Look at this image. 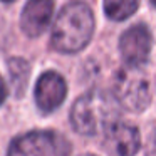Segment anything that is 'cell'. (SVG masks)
<instances>
[{"label":"cell","instance_id":"cell-6","mask_svg":"<svg viewBox=\"0 0 156 156\" xmlns=\"http://www.w3.org/2000/svg\"><path fill=\"white\" fill-rule=\"evenodd\" d=\"M119 51L124 62L131 67L143 66L149 57L151 52V32L146 25L138 24L121 35L119 41Z\"/></svg>","mask_w":156,"mask_h":156},{"label":"cell","instance_id":"cell-12","mask_svg":"<svg viewBox=\"0 0 156 156\" xmlns=\"http://www.w3.org/2000/svg\"><path fill=\"white\" fill-rule=\"evenodd\" d=\"M5 98H7V87H5V82L0 76V104L5 101Z\"/></svg>","mask_w":156,"mask_h":156},{"label":"cell","instance_id":"cell-4","mask_svg":"<svg viewBox=\"0 0 156 156\" xmlns=\"http://www.w3.org/2000/svg\"><path fill=\"white\" fill-rule=\"evenodd\" d=\"M114 96L128 111H143L151 101V89L139 67H122L114 77Z\"/></svg>","mask_w":156,"mask_h":156},{"label":"cell","instance_id":"cell-5","mask_svg":"<svg viewBox=\"0 0 156 156\" xmlns=\"http://www.w3.org/2000/svg\"><path fill=\"white\" fill-rule=\"evenodd\" d=\"M141 146V134L131 122L116 121L104 131V149L111 156H134Z\"/></svg>","mask_w":156,"mask_h":156},{"label":"cell","instance_id":"cell-1","mask_svg":"<svg viewBox=\"0 0 156 156\" xmlns=\"http://www.w3.org/2000/svg\"><path fill=\"white\" fill-rule=\"evenodd\" d=\"M94 30V15L84 2L64 5L52 29V47L62 54H76L91 41Z\"/></svg>","mask_w":156,"mask_h":156},{"label":"cell","instance_id":"cell-14","mask_svg":"<svg viewBox=\"0 0 156 156\" xmlns=\"http://www.w3.org/2000/svg\"><path fill=\"white\" fill-rule=\"evenodd\" d=\"M82 156H96V154H82Z\"/></svg>","mask_w":156,"mask_h":156},{"label":"cell","instance_id":"cell-15","mask_svg":"<svg viewBox=\"0 0 156 156\" xmlns=\"http://www.w3.org/2000/svg\"><path fill=\"white\" fill-rule=\"evenodd\" d=\"M4 2H14V0H4Z\"/></svg>","mask_w":156,"mask_h":156},{"label":"cell","instance_id":"cell-10","mask_svg":"<svg viewBox=\"0 0 156 156\" xmlns=\"http://www.w3.org/2000/svg\"><path fill=\"white\" fill-rule=\"evenodd\" d=\"M9 71H10V79H12V84H14L15 94L22 96L25 87H27L29 72H30L27 61H24V59H10L9 61Z\"/></svg>","mask_w":156,"mask_h":156},{"label":"cell","instance_id":"cell-13","mask_svg":"<svg viewBox=\"0 0 156 156\" xmlns=\"http://www.w3.org/2000/svg\"><path fill=\"white\" fill-rule=\"evenodd\" d=\"M151 2H153V5H154V7H156V0H151Z\"/></svg>","mask_w":156,"mask_h":156},{"label":"cell","instance_id":"cell-9","mask_svg":"<svg viewBox=\"0 0 156 156\" xmlns=\"http://www.w3.org/2000/svg\"><path fill=\"white\" fill-rule=\"evenodd\" d=\"M139 7V0H104V12L112 20H124L131 17Z\"/></svg>","mask_w":156,"mask_h":156},{"label":"cell","instance_id":"cell-3","mask_svg":"<svg viewBox=\"0 0 156 156\" xmlns=\"http://www.w3.org/2000/svg\"><path fill=\"white\" fill-rule=\"evenodd\" d=\"M71 143L55 131H30L14 138L7 156H69Z\"/></svg>","mask_w":156,"mask_h":156},{"label":"cell","instance_id":"cell-7","mask_svg":"<svg viewBox=\"0 0 156 156\" xmlns=\"http://www.w3.org/2000/svg\"><path fill=\"white\" fill-rule=\"evenodd\" d=\"M67 86L61 74L47 71L39 77L35 84V102L42 112H52L64 102Z\"/></svg>","mask_w":156,"mask_h":156},{"label":"cell","instance_id":"cell-2","mask_svg":"<svg viewBox=\"0 0 156 156\" xmlns=\"http://www.w3.org/2000/svg\"><path fill=\"white\" fill-rule=\"evenodd\" d=\"M119 102L114 94L101 89L86 92L71 109L72 128L84 136L98 134L119 121Z\"/></svg>","mask_w":156,"mask_h":156},{"label":"cell","instance_id":"cell-11","mask_svg":"<svg viewBox=\"0 0 156 156\" xmlns=\"http://www.w3.org/2000/svg\"><path fill=\"white\" fill-rule=\"evenodd\" d=\"M146 156H156V131L151 134L148 141V146H146Z\"/></svg>","mask_w":156,"mask_h":156},{"label":"cell","instance_id":"cell-8","mask_svg":"<svg viewBox=\"0 0 156 156\" xmlns=\"http://www.w3.org/2000/svg\"><path fill=\"white\" fill-rule=\"evenodd\" d=\"M52 12H54V0H29L22 12V30L29 37H37L49 27Z\"/></svg>","mask_w":156,"mask_h":156}]
</instances>
